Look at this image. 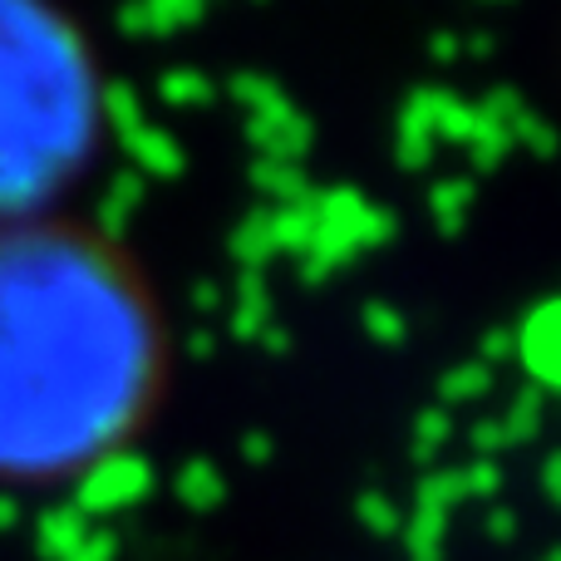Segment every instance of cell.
Masks as SVG:
<instances>
[{"mask_svg":"<svg viewBox=\"0 0 561 561\" xmlns=\"http://www.w3.org/2000/svg\"><path fill=\"white\" fill-rule=\"evenodd\" d=\"M163 330L134 266L75 227H0V478H79L138 434Z\"/></svg>","mask_w":561,"mask_h":561,"instance_id":"6da1fadb","label":"cell"},{"mask_svg":"<svg viewBox=\"0 0 561 561\" xmlns=\"http://www.w3.org/2000/svg\"><path fill=\"white\" fill-rule=\"evenodd\" d=\"M84 39L45 0H0V217H30L79 178L99 134Z\"/></svg>","mask_w":561,"mask_h":561,"instance_id":"7a4b0ae2","label":"cell"},{"mask_svg":"<svg viewBox=\"0 0 561 561\" xmlns=\"http://www.w3.org/2000/svg\"><path fill=\"white\" fill-rule=\"evenodd\" d=\"M310 213H316V237H310L306 256H300V276L320 280L350 256L369 252V247L394 237V217L385 207H369L350 187H330V193H310Z\"/></svg>","mask_w":561,"mask_h":561,"instance_id":"3957f363","label":"cell"},{"mask_svg":"<svg viewBox=\"0 0 561 561\" xmlns=\"http://www.w3.org/2000/svg\"><path fill=\"white\" fill-rule=\"evenodd\" d=\"M148 488H153V468H148V458L134 454V448H118V454H104L99 463H89L84 473H79L75 513L79 517L124 513V507L144 503Z\"/></svg>","mask_w":561,"mask_h":561,"instance_id":"277c9868","label":"cell"},{"mask_svg":"<svg viewBox=\"0 0 561 561\" xmlns=\"http://www.w3.org/2000/svg\"><path fill=\"white\" fill-rule=\"evenodd\" d=\"M513 355L523 359V369H533V379L542 389L557 385L561 379V316H557V300H542V306L523 320V330H513Z\"/></svg>","mask_w":561,"mask_h":561,"instance_id":"5b68a950","label":"cell"},{"mask_svg":"<svg viewBox=\"0 0 561 561\" xmlns=\"http://www.w3.org/2000/svg\"><path fill=\"white\" fill-rule=\"evenodd\" d=\"M247 138L262 148V158H276V163H296L310 144V118L300 114L290 99L262 108V114L247 118Z\"/></svg>","mask_w":561,"mask_h":561,"instance_id":"8992f818","label":"cell"},{"mask_svg":"<svg viewBox=\"0 0 561 561\" xmlns=\"http://www.w3.org/2000/svg\"><path fill=\"white\" fill-rule=\"evenodd\" d=\"M434 89H419L414 99H409L404 108H399V144H394V158L404 168H428V158H434Z\"/></svg>","mask_w":561,"mask_h":561,"instance_id":"52a82bcc","label":"cell"},{"mask_svg":"<svg viewBox=\"0 0 561 561\" xmlns=\"http://www.w3.org/2000/svg\"><path fill=\"white\" fill-rule=\"evenodd\" d=\"M118 138H124V148H128V158H134L138 178H178V173H183V148H178L168 134H158L148 118L138 128H128V134H118Z\"/></svg>","mask_w":561,"mask_h":561,"instance_id":"ba28073f","label":"cell"},{"mask_svg":"<svg viewBox=\"0 0 561 561\" xmlns=\"http://www.w3.org/2000/svg\"><path fill=\"white\" fill-rule=\"evenodd\" d=\"M203 15V0H134L118 10V30L128 35H168L178 25H193Z\"/></svg>","mask_w":561,"mask_h":561,"instance_id":"9c48e42d","label":"cell"},{"mask_svg":"<svg viewBox=\"0 0 561 561\" xmlns=\"http://www.w3.org/2000/svg\"><path fill=\"white\" fill-rule=\"evenodd\" d=\"M138 203H144V178H138V173H118L114 183L104 187V197H99V232L118 237L128 222H134Z\"/></svg>","mask_w":561,"mask_h":561,"instance_id":"30bf717a","label":"cell"},{"mask_svg":"<svg viewBox=\"0 0 561 561\" xmlns=\"http://www.w3.org/2000/svg\"><path fill=\"white\" fill-rule=\"evenodd\" d=\"M89 537V517H79L75 507H59V513H45V523H39V552L49 561H69L84 547Z\"/></svg>","mask_w":561,"mask_h":561,"instance_id":"8fae6325","label":"cell"},{"mask_svg":"<svg viewBox=\"0 0 561 561\" xmlns=\"http://www.w3.org/2000/svg\"><path fill=\"white\" fill-rule=\"evenodd\" d=\"M232 330L237 335H266V330H272V296H266L262 272H247L242 286H237Z\"/></svg>","mask_w":561,"mask_h":561,"instance_id":"7c38bea8","label":"cell"},{"mask_svg":"<svg viewBox=\"0 0 561 561\" xmlns=\"http://www.w3.org/2000/svg\"><path fill=\"white\" fill-rule=\"evenodd\" d=\"M232 256L247 266V272H262V266L272 262V256H276L272 213H247V222L232 232Z\"/></svg>","mask_w":561,"mask_h":561,"instance_id":"4fadbf2b","label":"cell"},{"mask_svg":"<svg viewBox=\"0 0 561 561\" xmlns=\"http://www.w3.org/2000/svg\"><path fill=\"white\" fill-rule=\"evenodd\" d=\"M252 183L262 187V193L272 197L276 207L306 203V197H310V187H306V178H300V168H296V163H276V158H262V163H256Z\"/></svg>","mask_w":561,"mask_h":561,"instance_id":"5bb4252c","label":"cell"},{"mask_svg":"<svg viewBox=\"0 0 561 561\" xmlns=\"http://www.w3.org/2000/svg\"><path fill=\"white\" fill-rule=\"evenodd\" d=\"M178 497H183L187 507H197V513H207V507L222 503V473H217L207 458H193V463L178 473Z\"/></svg>","mask_w":561,"mask_h":561,"instance_id":"9a60e30c","label":"cell"},{"mask_svg":"<svg viewBox=\"0 0 561 561\" xmlns=\"http://www.w3.org/2000/svg\"><path fill=\"white\" fill-rule=\"evenodd\" d=\"M428 207H434V222L444 227V232H458L468 207H473V183H468V178H444V183L428 193Z\"/></svg>","mask_w":561,"mask_h":561,"instance_id":"2e32d148","label":"cell"},{"mask_svg":"<svg viewBox=\"0 0 561 561\" xmlns=\"http://www.w3.org/2000/svg\"><path fill=\"white\" fill-rule=\"evenodd\" d=\"M158 99H163V104H178V108L207 104V99H213V79L197 75V69H168V75L158 79Z\"/></svg>","mask_w":561,"mask_h":561,"instance_id":"e0dca14e","label":"cell"},{"mask_svg":"<svg viewBox=\"0 0 561 561\" xmlns=\"http://www.w3.org/2000/svg\"><path fill=\"white\" fill-rule=\"evenodd\" d=\"M444 527H448V513H434V507H419L414 513V527H404V542L414 561H438V542H444Z\"/></svg>","mask_w":561,"mask_h":561,"instance_id":"ac0fdd59","label":"cell"},{"mask_svg":"<svg viewBox=\"0 0 561 561\" xmlns=\"http://www.w3.org/2000/svg\"><path fill=\"white\" fill-rule=\"evenodd\" d=\"M488 389H493V369L488 365H458L454 375L438 385V394H444V404H468V399H483Z\"/></svg>","mask_w":561,"mask_h":561,"instance_id":"d6986e66","label":"cell"},{"mask_svg":"<svg viewBox=\"0 0 561 561\" xmlns=\"http://www.w3.org/2000/svg\"><path fill=\"white\" fill-rule=\"evenodd\" d=\"M537 424H542V394L533 389V394L517 399L513 414H507L503 424H497V428H503V448H513L517 438H533V434H537Z\"/></svg>","mask_w":561,"mask_h":561,"instance_id":"ffe728a7","label":"cell"},{"mask_svg":"<svg viewBox=\"0 0 561 561\" xmlns=\"http://www.w3.org/2000/svg\"><path fill=\"white\" fill-rule=\"evenodd\" d=\"M448 434H454V419H448V409H424L414 424V454L419 458H434L438 448L448 444Z\"/></svg>","mask_w":561,"mask_h":561,"instance_id":"44dd1931","label":"cell"},{"mask_svg":"<svg viewBox=\"0 0 561 561\" xmlns=\"http://www.w3.org/2000/svg\"><path fill=\"white\" fill-rule=\"evenodd\" d=\"M232 99L242 108H252V114H262V108H272V104H280V84L276 79H266V75H237L232 79Z\"/></svg>","mask_w":561,"mask_h":561,"instance_id":"7402d4cb","label":"cell"},{"mask_svg":"<svg viewBox=\"0 0 561 561\" xmlns=\"http://www.w3.org/2000/svg\"><path fill=\"white\" fill-rule=\"evenodd\" d=\"M365 330L375 340H385V345H394V340H404V316H399L394 306H385V300H369L365 306Z\"/></svg>","mask_w":561,"mask_h":561,"instance_id":"603a6c76","label":"cell"},{"mask_svg":"<svg viewBox=\"0 0 561 561\" xmlns=\"http://www.w3.org/2000/svg\"><path fill=\"white\" fill-rule=\"evenodd\" d=\"M359 517H365L369 533H394V527H404V523H399V513L389 507V497H379V493L359 497Z\"/></svg>","mask_w":561,"mask_h":561,"instance_id":"cb8c5ba5","label":"cell"},{"mask_svg":"<svg viewBox=\"0 0 561 561\" xmlns=\"http://www.w3.org/2000/svg\"><path fill=\"white\" fill-rule=\"evenodd\" d=\"M69 561H114V537L108 533H99V527H89V537H84V547H79Z\"/></svg>","mask_w":561,"mask_h":561,"instance_id":"d4e9b609","label":"cell"},{"mask_svg":"<svg viewBox=\"0 0 561 561\" xmlns=\"http://www.w3.org/2000/svg\"><path fill=\"white\" fill-rule=\"evenodd\" d=\"M428 49H434V59H438V65H448V59H458V49H463V39H458V35H434V45H428Z\"/></svg>","mask_w":561,"mask_h":561,"instance_id":"484cf974","label":"cell"},{"mask_svg":"<svg viewBox=\"0 0 561 561\" xmlns=\"http://www.w3.org/2000/svg\"><path fill=\"white\" fill-rule=\"evenodd\" d=\"M503 355H513V330H493V335H488V359H503Z\"/></svg>","mask_w":561,"mask_h":561,"instance_id":"4316f807","label":"cell"},{"mask_svg":"<svg viewBox=\"0 0 561 561\" xmlns=\"http://www.w3.org/2000/svg\"><path fill=\"white\" fill-rule=\"evenodd\" d=\"M197 306H217V286H197Z\"/></svg>","mask_w":561,"mask_h":561,"instance_id":"83f0119b","label":"cell"},{"mask_svg":"<svg viewBox=\"0 0 561 561\" xmlns=\"http://www.w3.org/2000/svg\"><path fill=\"white\" fill-rule=\"evenodd\" d=\"M507 527H513V517L497 513V517H493V533H497V537H507Z\"/></svg>","mask_w":561,"mask_h":561,"instance_id":"f1b7e54d","label":"cell"},{"mask_svg":"<svg viewBox=\"0 0 561 561\" xmlns=\"http://www.w3.org/2000/svg\"><path fill=\"white\" fill-rule=\"evenodd\" d=\"M5 523H15V503H5V497H0V527Z\"/></svg>","mask_w":561,"mask_h":561,"instance_id":"f546056e","label":"cell"},{"mask_svg":"<svg viewBox=\"0 0 561 561\" xmlns=\"http://www.w3.org/2000/svg\"><path fill=\"white\" fill-rule=\"evenodd\" d=\"M542 561H557V557H542Z\"/></svg>","mask_w":561,"mask_h":561,"instance_id":"4dcf8cb0","label":"cell"}]
</instances>
